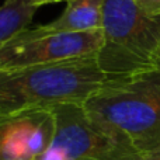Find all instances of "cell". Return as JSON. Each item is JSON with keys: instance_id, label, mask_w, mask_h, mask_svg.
Listing matches in <instances>:
<instances>
[{"instance_id": "obj_10", "label": "cell", "mask_w": 160, "mask_h": 160, "mask_svg": "<svg viewBox=\"0 0 160 160\" xmlns=\"http://www.w3.org/2000/svg\"><path fill=\"white\" fill-rule=\"evenodd\" d=\"M136 160H160V148L146 153H141Z\"/></svg>"}, {"instance_id": "obj_3", "label": "cell", "mask_w": 160, "mask_h": 160, "mask_svg": "<svg viewBox=\"0 0 160 160\" xmlns=\"http://www.w3.org/2000/svg\"><path fill=\"white\" fill-rule=\"evenodd\" d=\"M102 44L96 59L111 79L155 68L160 48V17L148 16L133 0H104Z\"/></svg>"}, {"instance_id": "obj_9", "label": "cell", "mask_w": 160, "mask_h": 160, "mask_svg": "<svg viewBox=\"0 0 160 160\" xmlns=\"http://www.w3.org/2000/svg\"><path fill=\"white\" fill-rule=\"evenodd\" d=\"M143 13L152 17H160V0H133Z\"/></svg>"}, {"instance_id": "obj_11", "label": "cell", "mask_w": 160, "mask_h": 160, "mask_svg": "<svg viewBox=\"0 0 160 160\" xmlns=\"http://www.w3.org/2000/svg\"><path fill=\"white\" fill-rule=\"evenodd\" d=\"M31 2H32V4L38 8V7H41V6H45V4H52V3H59V2H68V0H31Z\"/></svg>"}, {"instance_id": "obj_4", "label": "cell", "mask_w": 160, "mask_h": 160, "mask_svg": "<svg viewBox=\"0 0 160 160\" xmlns=\"http://www.w3.org/2000/svg\"><path fill=\"white\" fill-rule=\"evenodd\" d=\"M55 131L38 160H136L141 153L121 132L91 117L80 102L52 108Z\"/></svg>"}, {"instance_id": "obj_5", "label": "cell", "mask_w": 160, "mask_h": 160, "mask_svg": "<svg viewBox=\"0 0 160 160\" xmlns=\"http://www.w3.org/2000/svg\"><path fill=\"white\" fill-rule=\"evenodd\" d=\"M101 44V30L51 34L31 39L13 38L0 48V70L90 58L97 55Z\"/></svg>"}, {"instance_id": "obj_8", "label": "cell", "mask_w": 160, "mask_h": 160, "mask_svg": "<svg viewBox=\"0 0 160 160\" xmlns=\"http://www.w3.org/2000/svg\"><path fill=\"white\" fill-rule=\"evenodd\" d=\"M37 7L31 0H4L0 6V48L27 30Z\"/></svg>"}, {"instance_id": "obj_7", "label": "cell", "mask_w": 160, "mask_h": 160, "mask_svg": "<svg viewBox=\"0 0 160 160\" xmlns=\"http://www.w3.org/2000/svg\"><path fill=\"white\" fill-rule=\"evenodd\" d=\"M104 0H68L58 18L48 24L21 31L16 39H31L51 34H72L101 30Z\"/></svg>"}, {"instance_id": "obj_6", "label": "cell", "mask_w": 160, "mask_h": 160, "mask_svg": "<svg viewBox=\"0 0 160 160\" xmlns=\"http://www.w3.org/2000/svg\"><path fill=\"white\" fill-rule=\"evenodd\" d=\"M52 108L0 114V160H38L52 142Z\"/></svg>"}, {"instance_id": "obj_2", "label": "cell", "mask_w": 160, "mask_h": 160, "mask_svg": "<svg viewBox=\"0 0 160 160\" xmlns=\"http://www.w3.org/2000/svg\"><path fill=\"white\" fill-rule=\"evenodd\" d=\"M83 105L97 121L127 136L139 153L160 148V68L110 79Z\"/></svg>"}, {"instance_id": "obj_1", "label": "cell", "mask_w": 160, "mask_h": 160, "mask_svg": "<svg viewBox=\"0 0 160 160\" xmlns=\"http://www.w3.org/2000/svg\"><path fill=\"white\" fill-rule=\"evenodd\" d=\"M110 79L96 56L0 70V114L83 104Z\"/></svg>"}, {"instance_id": "obj_12", "label": "cell", "mask_w": 160, "mask_h": 160, "mask_svg": "<svg viewBox=\"0 0 160 160\" xmlns=\"http://www.w3.org/2000/svg\"><path fill=\"white\" fill-rule=\"evenodd\" d=\"M155 68H160V48H159L158 56H156V63H155Z\"/></svg>"}]
</instances>
